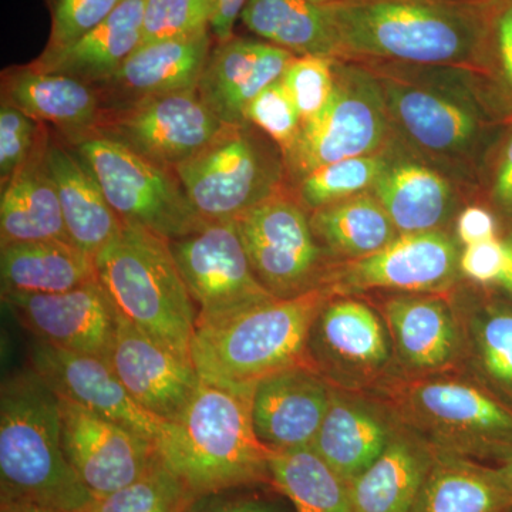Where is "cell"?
<instances>
[{"mask_svg": "<svg viewBox=\"0 0 512 512\" xmlns=\"http://www.w3.org/2000/svg\"><path fill=\"white\" fill-rule=\"evenodd\" d=\"M330 296L328 289H313L296 298L269 299L197 326L192 365L205 382L227 386H254L282 370L311 366L309 332Z\"/></svg>", "mask_w": 512, "mask_h": 512, "instance_id": "5", "label": "cell"}, {"mask_svg": "<svg viewBox=\"0 0 512 512\" xmlns=\"http://www.w3.org/2000/svg\"><path fill=\"white\" fill-rule=\"evenodd\" d=\"M205 221L237 220L288 191L281 148L254 124H225L210 143L174 170Z\"/></svg>", "mask_w": 512, "mask_h": 512, "instance_id": "8", "label": "cell"}, {"mask_svg": "<svg viewBox=\"0 0 512 512\" xmlns=\"http://www.w3.org/2000/svg\"><path fill=\"white\" fill-rule=\"evenodd\" d=\"M72 148L126 224L146 228L171 241L208 222L192 207L174 171L103 136L87 138Z\"/></svg>", "mask_w": 512, "mask_h": 512, "instance_id": "10", "label": "cell"}, {"mask_svg": "<svg viewBox=\"0 0 512 512\" xmlns=\"http://www.w3.org/2000/svg\"><path fill=\"white\" fill-rule=\"evenodd\" d=\"M504 264L505 252L501 238L488 239L461 249V276L470 284L494 286L503 274Z\"/></svg>", "mask_w": 512, "mask_h": 512, "instance_id": "47", "label": "cell"}, {"mask_svg": "<svg viewBox=\"0 0 512 512\" xmlns=\"http://www.w3.org/2000/svg\"><path fill=\"white\" fill-rule=\"evenodd\" d=\"M262 487L265 485L200 495L185 512H295L292 504L275 488L272 493H266Z\"/></svg>", "mask_w": 512, "mask_h": 512, "instance_id": "45", "label": "cell"}, {"mask_svg": "<svg viewBox=\"0 0 512 512\" xmlns=\"http://www.w3.org/2000/svg\"><path fill=\"white\" fill-rule=\"evenodd\" d=\"M316 5H330V3L340 2V0H311Z\"/></svg>", "mask_w": 512, "mask_h": 512, "instance_id": "52", "label": "cell"}, {"mask_svg": "<svg viewBox=\"0 0 512 512\" xmlns=\"http://www.w3.org/2000/svg\"><path fill=\"white\" fill-rule=\"evenodd\" d=\"M483 183L487 184L490 210L507 232L512 231V123L491 156Z\"/></svg>", "mask_w": 512, "mask_h": 512, "instance_id": "46", "label": "cell"}, {"mask_svg": "<svg viewBox=\"0 0 512 512\" xmlns=\"http://www.w3.org/2000/svg\"><path fill=\"white\" fill-rule=\"evenodd\" d=\"M211 22L208 0H146L141 45L211 32Z\"/></svg>", "mask_w": 512, "mask_h": 512, "instance_id": "40", "label": "cell"}, {"mask_svg": "<svg viewBox=\"0 0 512 512\" xmlns=\"http://www.w3.org/2000/svg\"><path fill=\"white\" fill-rule=\"evenodd\" d=\"M46 161L56 185L70 241L94 258L119 234L123 221L72 147L50 137Z\"/></svg>", "mask_w": 512, "mask_h": 512, "instance_id": "29", "label": "cell"}, {"mask_svg": "<svg viewBox=\"0 0 512 512\" xmlns=\"http://www.w3.org/2000/svg\"><path fill=\"white\" fill-rule=\"evenodd\" d=\"M121 0H47L50 9L49 42L45 52H57L100 25Z\"/></svg>", "mask_w": 512, "mask_h": 512, "instance_id": "43", "label": "cell"}, {"mask_svg": "<svg viewBox=\"0 0 512 512\" xmlns=\"http://www.w3.org/2000/svg\"><path fill=\"white\" fill-rule=\"evenodd\" d=\"M451 298L463 336L460 369L512 407V299L470 282H461Z\"/></svg>", "mask_w": 512, "mask_h": 512, "instance_id": "23", "label": "cell"}, {"mask_svg": "<svg viewBox=\"0 0 512 512\" xmlns=\"http://www.w3.org/2000/svg\"><path fill=\"white\" fill-rule=\"evenodd\" d=\"M107 363L138 406L158 419H177L201 377L188 360L175 355L117 311Z\"/></svg>", "mask_w": 512, "mask_h": 512, "instance_id": "20", "label": "cell"}, {"mask_svg": "<svg viewBox=\"0 0 512 512\" xmlns=\"http://www.w3.org/2000/svg\"><path fill=\"white\" fill-rule=\"evenodd\" d=\"M29 367L57 394L90 412L124 424L157 443L167 421L138 406L106 359L70 352L36 340Z\"/></svg>", "mask_w": 512, "mask_h": 512, "instance_id": "19", "label": "cell"}, {"mask_svg": "<svg viewBox=\"0 0 512 512\" xmlns=\"http://www.w3.org/2000/svg\"><path fill=\"white\" fill-rule=\"evenodd\" d=\"M397 375L419 377L460 370L463 336L450 293H376Z\"/></svg>", "mask_w": 512, "mask_h": 512, "instance_id": "17", "label": "cell"}, {"mask_svg": "<svg viewBox=\"0 0 512 512\" xmlns=\"http://www.w3.org/2000/svg\"><path fill=\"white\" fill-rule=\"evenodd\" d=\"M214 40L211 32H205L141 45L97 87L104 110L148 97L197 90Z\"/></svg>", "mask_w": 512, "mask_h": 512, "instance_id": "26", "label": "cell"}, {"mask_svg": "<svg viewBox=\"0 0 512 512\" xmlns=\"http://www.w3.org/2000/svg\"><path fill=\"white\" fill-rule=\"evenodd\" d=\"M485 76L512 116V0H494L488 28Z\"/></svg>", "mask_w": 512, "mask_h": 512, "instance_id": "44", "label": "cell"}, {"mask_svg": "<svg viewBox=\"0 0 512 512\" xmlns=\"http://www.w3.org/2000/svg\"><path fill=\"white\" fill-rule=\"evenodd\" d=\"M501 241H503L504 245L505 264L503 274L498 278L494 288H497L498 291L503 292L505 296L512 299V231H508L501 238Z\"/></svg>", "mask_w": 512, "mask_h": 512, "instance_id": "50", "label": "cell"}, {"mask_svg": "<svg viewBox=\"0 0 512 512\" xmlns=\"http://www.w3.org/2000/svg\"><path fill=\"white\" fill-rule=\"evenodd\" d=\"M434 454L402 424L382 456L350 483L353 512H412Z\"/></svg>", "mask_w": 512, "mask_h": 512, "instance_id": "31", "label": "cell"}, {"mask_svg": "<svg viewBox=\"0 0 512 512\" xmlns=\"http://www.w3.org/2000/svg\"><path fill=\"white\" fill-rule=\"evenodd\" d=\"M144 3L121 0L96 28L62 50L43 52L30 66L101 86L143 43Z\"/></svg>", "mask_w": 512, "mask_h": 512, "instance_id": "28", "label": "cell"}, {"mask_svg": "<svg viewBox=\"0 0 512 512\" xmlns=\"http://www.w3.org/2000/svg\"><path fill=\"white\" fill-rule=\"evenodd\" d=\"M254 386L200 380L177 419L167 421L157 447L165 466L192 493L271 485L274 450L256 436L252 421Z\"/></svg>", "mask_w": 512, "mask_h": 512, "instance_id": "4", "label": "cell"}, {"mask_svg": "<svg viewBox=\"0 0 512 512\" xmlns=\"http://www.w3.org/2000/svg\"><path fill=\"white\" fill-rule=\"evenodd\" d=\"M271 485L295 512H353L350 484L312 447L274 451Z\"/></svg>", "mask_w": 512, "mask_h": 512, "instance_id": "36", "label": "cell"}, {"mask_svg": "<svg viewBox=\"0 0 512 512\" xmlns=\"http://www.w3.org/2000/svg\"><path fill=\"white\" fill-rule=\"evenodd\" d=\"M370 192L383 205L399 234L448 229L463 210V188L410 156L396 141Z\"/></svg>", "mask_w": 512, "mask_h": 512, "instance_id": "25", "label": "cell"}, {"mask_svg": "<svg viewBox=\"0 0 512 512\" xmlns=\"http://www.w3.org/2000/svg\"><path fill=\"white\" fill-rule=\"evenodd\" d=\"M46 128L42 123L23 113L18 107L2 100L0 106V180L2 187L12 180L23 167L37 144L42 140Z\"/></svg>", "mask_w": 512, "mask_h": 512, "instance_id": "42", "label": "cell"}, {"mask_svg": "<svg viewBox=\"0 0 512 512\" xmlns=\"http://www.w3.org/2000/svg\"><path fill=\"white\" fill-rule=\"evenodd\" d=\"M67 460L94 497L134 483L161 457L157 443L124 424L59 397Z\"/></svg>", "mask_w": 512, "mask_h": 512, "instance_id": "16", "label": "cell"}, {"mask_svg": "<svg viewBox=\"0 0 512 512\" xmlns=\"http://www.w3.org/2000/svg\"><path fill=\"white\" fill-rule=\"evenodd\" d=\"M293 57L265 40L232 36L212 47L197 92L222 123L247 124L252 101L281 80Z\"/></svg>", "mask_w": 512, "mask_h": 512, "instance_id": "24", "label": "cell"}, {"mask_svg": "<svg viewBox=\"0 0 512 512\" xmlns=\"http://www.w3.org/2000/svg\"><path fill=\"white\" fill-rule=\"evenodd\" d=\"M2 302L36 340L107 359L117 308L99 278L67 292H2Z\"/></svg>", "mask_w": 512, "mask_h": 512, "instance_id": "18", "label": "cell"}, {"mask_svg": "<svg viewBox=\"0 0 512 512\" xmlns=\"http://www.w3.org/2000/svg\"><path fill=\"white\" fill-rule=\"evenodd\" d=\"M400 429L399 417L382 397L332 386L312 448L350 484L382 456Z\"/></svg>", "mask_w": 512, "mask_h": 512, "instance_id": "21", "label": "cell"}, {"mask_svg": "<svg viewBox=\"0 0 512 512\" xmlns=\"http://www.w3.org/2000/svg\"><path fill=\"white\" fill-rule=\"evenodd\" d=\"M94 495L67 460L57 394L32 369L0 389V511L83 512Z\"/></svg>", "mask_w": 512, "mask_h": 512, "instance_id": "3", "label": "cell"}, {"mask_svg": "<svg viewBox=\"0 0 512 512\" xmlns=\"http://www.w3.org/2000/svg\"><path fill=\"white\" fill-rule=\"evenodd\" d=\"M461 249L450 229L400 234L376 254L330 264L322 288L333 296L450 293L464 281Z\"/></svg>", "mask_w": 512, "mask_h": 512, "instance_id": "13", "label": "cell"}, {"mask_svg": "<svg viewBox=\"0 0 512 512\" xmlns=\"http://www.w3.org/2000/svg\"><path fill=\"white\" fill-rule=\"evenodd\" d=\"M392 144L380 153L323 165L302 177L289 191L309 214L333 202L366 194L373 190L382 174Z\"/></svg>", "mask_w": 512, "mask_h": 512, "instance_id": "37", "label": "cell"}, {"mask_svg": "<svg viewBox=\"0 0 512 512\" xmlns=\"http://www.w3.org/2000/svg\"><path fill=\"white\" fill-rule=\"evenodd\" d=\"M394 141L383 90L365 64L335 59V89L318 117L302 124L284 157L288 188L336 161L370 156Z\"/></svg>", "mask_w": 512, "mask_h": 512, "instance_id": "9", "label": "cell"}, {"mask_svg": "<svg viewBox=\"0 0 512 512\" xmlns=\"http://www.w3.org/2000/svg\"><path fill=\"white\" fill-rule=\"evenodd\" d=\"M309 365L333 387L375 393L397 375L386 323L363 296H330L313 320Z\"/></svg>", "mask_w": 512, "mask_h": 512, "instance_id": "11", "label": "cell"}, {"mask_svg": "<svg viewBox=\"0 0 512 512\" xmlns=\"http://www.w3.org/2000/svg\"><path fill=\"white\" fill-rule=\"evenodd\" d=\"M248 123L266 134L281 148L282 156L291 151L301 133L302 120L281 80L266 87L247 111Z\"/></svg>", "mask_w": 512, "mask_h": 512, "instance_id": "41", "label": "cell"}, {"mask_svg": "<svg viewBox=\"0 0 512 512\" xmlns=\"http://www.w3.org/2000/svg\"><path fill=\"white\" fill-rule=\"evenodd\" d=\"M197 495L163 460L134 483L94 497L83 512H185Z\"/></svg>", "mask_w": 512, "mask_h": 512, "instance_id": "38", "label": "cell"}, {"mask_svg": "<svg viewBox=\"0 0 512 512\" xmlns=\"http://www.w3.org/2000/svg\"><path fill=\"white\" fill-rule=\"evenodd\" d=\"M332 384L311 366H296L256 384V436L274 451L312 447L328 413Z\"/></svg>", "mask_w": 512, "mask_h": 512, "instance_id": "22", "label": "cell"}, {"mask_svg": "<svg viewBox=\"0 0 512 512\" xmlns=\"http://www.w3.org/2000/svg\"><path fill=\"white\" fill-rule=\"evenodd\" d=\"M235 221L256 278L274 298H296L322 288L333 262L313 235L311 214L291 191L261 202Z\"/></svg>", "mask_w": 512, "mask_h": 512, "instance_id": "12", "label": "cell"}, {"mask_svg": "<svg viewBox=\"0 0 512 512\" xmlns=\"http://www.w3.org/2000/svg\"><path fill=\"white\" fill-rule=\"evenodd\" d=\"M222 123L197 90L164 94L104 110L99 134L174 171L220 133Z\"/></svg>", "mask_w": 512, "mask_h": 512, "instance_id": "15", "label": "cell"}, {"mask_svg": "<svg viewBox=\"0 0 512 512\" xmlns=\"http://www.w3.org/2000/svg\"><path fill=\"white\" fill-rule=\"evenodd\" d=\"M94 265L117 311L192 363L198 311L168 239L123 222L119 234L94 256Z\"/></svg>", "mask_w": 512, "mask_h": 512, "instance_id": "7", "label": "cell"}, {"mask_svg": "<svg viewBox=\"0 0 512 512\" xmlns=\"http://www.w3.org/2000/svg\"><path fill=\"white\" fill-rule=\"evenodd\" d=\"M241 20L259 39L295 56L338 59L325 5L311 0H248Z\"/></svg>", "mask_w": 512, "mask_h": 512, "instance_id": "35", "label": "cell"}, {"mask_svg": "<svg viewBox=\"0 0 512 512\" xmlns=\"http://www.w3.org/2000/svg\"><path fill=\"white\" fill-rule=\"evenodd\" d=\"M168 244L197 306V326L274 299L256 278L237 221H208Z\"/></svg>", "mask_w": 512, "mask_h": 512, "instance_id": "14", "label": "cell"}, {"mask_svg": "<svg viewBox=\"0 0 512 512\" xmlns=\"http://www.w3.org/2000/svg\"><path fill=\"white\" fill-rule=\"evenodd\" d=\"M497 232L498 220L493 211L481 205H468L458 214L454 234L461 247H467L498 238Z\"/></svg>", "mask_w": 512, "mask_h": 512, "instance_id": "48", "label": "cell"}, {"mask_svg": "<svg viewBox=\"0 0 512 512\" xmlns=\"http://www.w3.org/2000/svg\"><path fill=\"white\" fill-rule=\"evenodd\" d=\"M311 227L333 264L376 254L400 235L372 192L313 211Z\"/></svg>", "mask_w": 512, "mask_h": 512, "instance_id": "34", "label": "cell"}, {"mask_svg": "<svg viewBox=\"0 0 512 512\" xmlns=\"http://www.w3.org/2000/svg\"><path fill=\"white\" fill-rule=\"evenodd\" d=\"M466 2H491V0H466Z\"/></svg>", "mask_w": 512, "mask_h": 512, "instance_id": "53", "label": "cell"}, {"mask_svg": "<svg viewBox=\"0 0 512 512\" xmlns=\"http://www.w3.org/2000/svg\"><path fill=\"white\" fill-rule=\"evenodd\" d=\"M375 394L434 450L497 466L512 457V407L461 369L394 376Z\"/></svg>", "mask_w": 512, "mask_h": 512, "instance_id": "6", "label": "cell"}, {"mask_svg": "<svg viewBox=\"0 0 512 512\" xmlns=\"http://www.w3.org/2000/svg\"><path fill=\"white\" fill-rule=\"evenodd\" d=\"M2 292L60 293L97 279L94 258L72 242H15L0 247Z\"/></svg>", "mask_w": 512, "mask_h": 512, "instance_id": "33", "label": "cell"}, {"mask_svg": "<svg viewBox=\"0 0 512 512\" xmlns=\"http://www.w3.org/2000/svg\"><path fill=\"white\" fill-rule=\"evenodd\" d=\"M497 467L500 468L501 474H503L505 481L510 484L512 490V457L510 460L505 461L504 464H501V466Z\"/></svg>", "mask_w": 512, "mask_h": 512, "instance_id": "51", "label": "cell"}, {"mask_svg": "<svg viewBox=\"0 0 512 512\" xmlns=\"http://www.w3.org/2000/svg\"><path fill=\"white\" fill-rule=\"evenodd\" d=\"M212 9L211 33L217 43L234 36L235 23L241 19L248 0H208Z\"/></svg>", "mask_w": 512, "mask_h": 512, "instance_id": "49", "label": "cell"}, {"mask_svg": "<svg viewBox=\"0 0 512 512\" xmlns=\"http://www.w3.org/2000/svg\"><path fill=\"white\" fill-rule=\"evenodd\" d=\"M436 451L412 512H512L500 468Z\"/></svg>", "mask_w": 512, "mask_h": 512, "instance_id": "32", "label": "cell"}, {"mask_svg": "<svg viewBox=\"0 0 512 512\" xmlns=\"http://www.w3.org/2000/svg\"><path fill=\"white\" fill-rule=\"evenodd\" d=\"M281 82L289 93L302 124L318 117L328 106L335 89V59L295 56L286 66Z\"/></svg>", "mask_w": 512, "mask_h": 512, "instance_id": "39", "label": "cell"}, {"mask_svg": "<svg viewBox=\"0 0 512 512\" xmlns=\"http://www.w3.org/2000/svg\"><path fill=\"white\" fill-rule=\"evenodd\" d=\"M359 63L379 80L394 141L464 191L477 190L512 123L490 79L468 67Z\"/></svg>", "mask_w": 512, "mask_h": 512, "instance_id": "1", "label": "cell"}, {"mask_svg": "<svg viewBox=\"0 0 512 512\" xmlns=\"http://www.w3.org/2000/svg\"><path fill=\"white\" fill-rule=\"evenodd\" d=\"M45 131L28 163L3 187L0 198V247L15 242L70 241L46 151ZM73 244V242H72Z\"/></svg>", "mask_w": 512, "mask_h": 512, "instance_id": "30", "label": "cell"}, {"mask_svg": "<svg viewBox=\"0 0 512 512\" xmlns=\"http://www.w3.org/2000/svg\"><path fill=\"white\" fill-rule=\"evenodd\" d=\"M2 89V100L39 123L55 127L67 146H77L99 134L104 103L92 84L29 64L5 73Z\"/></svg>", "mask_w": 512, "mask_h": 512, "instance_id": "27", "label": "cell"}, {"mask_svg": "<svg viewBox=\"0 0 512 512\" xmlns=\"http://www.w3.org/2000/svg\"><path fill=\"white\" fill-rule=\"evenodd\" d=\"M493 3L340 0L325 6L340 60L468 67L485 74Z\"/></svg>", "mask_w": 512, "mask_h": 512, "instance_id": "2", "label": "cell"}]
</instances>
